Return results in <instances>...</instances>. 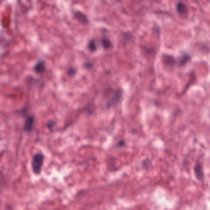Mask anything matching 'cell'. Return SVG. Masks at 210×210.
Returning <instances> with one entry per match:
<instances>
[{"label":"cell","instance_id":"6da1fadb","mask_svg":"<svg viewBox=\"0 0 210 210\" xmlns=\"http://www.w3.org/2000/svg\"><path fill=\"white\" fill-rule=\"evenodd\" d=\"M112 94L107 100L106 103V107L107 108H110L112 107L115 106L117 105L121 99L123 92L122 90L119 89L117 90H112Z\"/></svg>","mask_w":210,"mask_h":210},{"label":"cell","instance_id":"7a4b0ae2","mask_svg":"<svg viewBox=\"0 0 210 210\" xmlns=\"http://www.w3.org/2000/svg\"><path fill=\"white\" fill-rule=\"evenodd\" d=\"M43 163V155L41 154H36L32 160V166L33 172L38 174L41 170V167Z\"/></svg>","mask_w":210,"mask_h":210},{"label":"cell","instance_id":"3957f363","mask_svg":"<svg viewBox=\"0 0 210 210\" xmlns=\"http://www.w3.org/2000/svg\"><path fill=\"white\" fill-rule=\"evenodd\" d=\"M194 173L195 177L199 181L204 179V172L203 170L202 165L200 163H197L194 166Z\"/></svg>","mask_w":210,"mask_h":210},{"label":"cell","instance_id":"277c9868","mask_svg":"<svg viewBox=\"0 0 210 210\" xmlns=\"http://www.w3.org/2000/svg\"><path fill=\"white\" fill-rule=\"evenodd\" d=\"M75 17L79 21V22L84 25H86L89 23V20L88 17L81 12H76L74 14Z\"/></svg>","mask_w":210,"mask_h":210},{"label":"cell","instance_id":"5b68a950","mask_svg":"<svg viewBox=\"0 0 210 210\" xmlns=\"http://www.w3.org/2000/svg\"><path fill=\"white\" fill-rule=\"evenodd\" d=\"M35 118L32 116H28L26 118L25 124H24V130L27 132H30L32 130Z\"/></svg>","mask_w":210,"mask_h":210},{"label":"cell","instance_id":"8992f818","mask_svg":"<svg viewBox=\"0 0 210 210\" xmlns=\"http://www.w3.org/2000/svg\"><path fill=\"white\" fill-rule=\"evenodd\" d=\"M191 57L190 55H188V54H184L179 57L178 61H176V62L178 63L179 66L182 67L185 65L187 63L191 60Z\"/></svg>","mask_w":210,"mask_h":210},{"label":"cell","instance_id":"52a82bcc","mask_svg":"<svg viewBox=\"0 0 210 210\" xmlns=\"http://www.w3.org/2000/svg\"><path fill=\"white\" fill-rule=\"evenodd\" d=\"M163 61L166 65L169 66H173L176 63V60L173 56L168 54H164Z\"/></svg>","mask_w":210,"mask_h":210},{"label":"cell","instance_id":"ba28073f","mask_svg":"<svg viewBox=\"0 0 210 210\" xmlns=\"http://www.w3.org/2000/svg\"><path fill=\"white\" fill-rule=\"evenodd\" d=\"M176 11L178 14L184 15L187 12V8L185 5H184L182 2H178L176 3Z\"/></svg>","mask_w":210,"mask_h":210},{"label":"cell","instance_id":"9c48e42d","mask_svg":"<svg viewBox=\"0 0 210 210\" xmlns=\"http://www.w3.org/2000/svg\"><path fill=\"white\" fill-rule=\"evenodd\" d=\"M101 44L105 49H109L112 47V43L108 38L103 36L101 38Z\"/></svg>","mask_w":210,"mask_h":210},{"label":"cell","instance_id":"30bf717a","mask_svg":"<svg viewBox=\"0 0 210 210\" xmlns=\"http://www.w3.org/2000/svg\"><path fill=\"white\" fill-rule=\"evenodd\" d=\"M88 49H90V51H91L92 52H94L96 51L97 46H96L94 39H93L89 41V43L88 44Z\"/></svg>","mask_w":210,"mask_h":210},{"label":"cell","instance_id":"8fae6325","mask_svg":"<svg viewBox=\"0 0 210 210\" xmlns=\"http://www.w3.org/2000/svg\"><path fill=\"white\" fill-rule=\"evenodd\" d=\"M44 69H45L44 66H43V65H42V64H38L35 67V70L38 72H43L44 70Z\"/></svg>","mask_w":210,"mask_h":210},{"label":"cell","instance_id":"7c38bea8","mask_svg":"<svg viewBox=\"0 0 210 210\" xmlns=\"http://www.w3.org/2000/svg\"><path fill=\"white\" fill-rule=\"evenodd\" d=\"M133 36H132V35L131 34V33H124L123 35V39H124V40H130V39H131V37H132Z\"/></svg>","mask_w":210,"mask_h":210},{"label":"cell","instance_id":"4fadbf2b","mask_svg":"<svg viewBox=\"0 0 210 210\" xmlns=\"http://www.w3.org/2000/svg\"><path fill=\"white\" fill-rule=\"evenodd\" d=\"M84 67L88 69H90L93 67V64H92L91 62H86V63H85V64H84Z\"/></svg>","mask_w":210,"mask_h":210},{"label":"cell","instance_id":"5bb4252c","mask_svg":"<svg viewBox=\"0 0 210 210\" xmlns=\"http://www.w3.org/2000/svg\"><path fill=\"white\" fill-rule=\"evenodd\" d=\"M54 122H53V121H49V123H48V124H47V127H48V128H49V129H52V128L53 127V126H54Z\"/></svg>","mask_w":210,"mask_h":210},{"label":"cell","instance_id":"9a60e30c","mask_svg":"<svg viewBox=\"0 0 210 210\" xmlns=\"http://www.w3.org/2000/svg\"><path fill=\"white\" fill-rule=\"evenodd\" d=\"M124 144H125V143H124V141H120V142H118L117 144V146L121 147V146L124 145Z\"/></svg>","mask_w":210,"mask_h":210},{"label":"cell","instance_id":"2e32d148","mask_svg":"<svg viewBox=\"0 0 210 210\" xmlns=\"http://www.w3.org/2000/svg\"><path fill=\"white\" fill-rule=\"evenodd\" d=\"M75 72H76V70H75V69H70L69 71V73L70 75H74V74L75 73Z\"/></svg>","mask_w":210,"mask_h":210},{"label":"cell","instance_id":"e0dca14e","mask_svg":"<svg viewBox=\"0 0 210 210\" xmlns=\"http://www.w3.org/2000/svg\"><path fill=\"white\" fill-rule=\"evenodd\" d=\"M117 1H121V0H117Z\"/></svg>","mask_w":210,"mask_h":210}]
</instances>
